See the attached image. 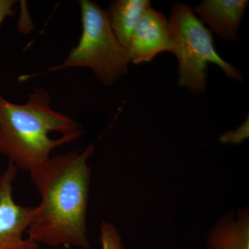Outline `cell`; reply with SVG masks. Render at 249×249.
<instances>
[{
    "label": "cell",
    "mask_w": 249,
    "mask_h": 249,
    "mask_svg": "<svg viewBox=\"0 0 249 249\" xmlns=\"http://www.w3.org/2000/svg\"><path fill=\"white\" fill-rule=\"evenodd\" d=\"M151 7L148 0H118L107 10L109 24L121 45L127 49L144 11Z\"/></svg>",
    "instance_id": "ba28073f"
},
{
    "label": "cell",
    "mask_w": 249,
    "mask_h": 249,
    "mask_svg": "<svg viewBox=\"0 0 249 249\" xmlns=\"http://www.w3.org/2000/svg\"><path fill=\"white\" fill-rule=\"evenodd\" d=\"M169 21L174 37L172 53L178 61V86L195 93L204 92L209 62L220 67L231 79L242 81V73L217 53L211 31L188 5L175 3Z\"/></svg>",
    "instance_id": "3957f363"
},
{
    "label": "cell",
    "mask_w": 249,
    "mask_h": 249,
    "mask_svg": "<svg viewBox=\"0 0 249 249\" xmlns=\"http://www.w3.org/2000/svg\"><path fill=\"white\" fill-rule=\"evenodd\" d=\"M16 2L13 0H0V25L5 18L14 14L13 6Z\"/></svg>",
    "instance_id": "30bf717a"
},
{
    "label": "cell",
    "mask_w": 249,
    "mask_h": 249,
    "mask_svg": "<svg viewBox=\"0 0 249 249\" xmlns=\"http://www.w3.org/2000/svg\"><path fill=\"white\" fill-rule=\"evenodd\" d=\"M100 239L102 249H124L119 231L110 223H102Z\"/></svg>",
    "instance_id": "9c48e42d"
},
{
    "label": "cell",
    "mask_w": 249,
    "mask_h": 249,
    "mask_svg": "<svg viewBox=\"0 0 249 249\" xmlns=\"http://www.w3.org/2000/svg\"><path fill=\"white\" fill-rule=\"evenodd\" d=\"M79 4L83 23L79 42L63 63L50 70L88 67L103 84H113L128 71L127 50L114 35L107 11L89 0H81Z\"/></svg>",
    "instance_id": "277c9868"
},
{
    "label": "cell",
    "mask_w": 249,
    "mask_h": 249,
    "mask_svg": "<svg viewBox=\"0 0 249 249\" xmlns=\"http://www.w3.org/2000/svg\"><path fill=\"white\" fill-rule=\"evenodd\" d=\"M174 37L169 19L157 10L148 8L136 26L127 46L129 60L148 62L162 52H173Z\"/></svg>",
    "instance_id": "8992f818"
},
{
    "label": "cell",
    "mask_w": 249,
    "mask_h": 249,
    "mask_svg": "<svg viewBox=\"0 0 249 249\" xmlns=\"http://www.w3.org/2000/svg\"><path fill=\"white\" fill-rule=\"evenodd\" d=\"M17 173V167L9 161L0 175V249H37L39 245L23 236L35 207L21 206L14 201L13 183Z\"/></svg>",
    "instance_id": "5b68a950"
},
{
    "label": "cell",
    "mask_w": 249,
    "mask_h": 249,
    "mask_svg": "<svg viewBox=\"0 0 249 249\" xmlns=\"http://www.w3.org/2000/svg\"><path fill=\"white\" fill-rule=\"evenodd\" d=\"M49 102L43 89L31 93L24 105L0 96V152L17 168L30 171L48 160L54 149L83 133L76 121L54 111Z\"/></svg>",
    "instance_id": "7a4b0ae2"
},
{
    "label": "cell",
    "mask_w": 249,
    "mask_h": 249,
    "mask_svg": "<svg viewBox=\"0 0 249 249\" xmlns=\"http://www.w3.org/2000/svg\"><path fill=\"white\" fill-rule=\"evenodd\" d=\"M92 143L83 151L50 157L30 171L31 181L40 196L27 232L37 245L89 249L87 211L91 170L88 160Z\"/></svg>",
    "instance_id": "6da1fadb"
},
{
    "label": "cell",
    "mask_w": 249,
    "mask_h": 249,
    "mask_svg": "<svg viewBox=\"0 0 249 249\" xmlns=\"http://www.w3.org/2000/svg\"><path fill=\"white\" fill-rule=\"evenodd\" d=\"M248 3L246 0H205L196 8V12L201 22L222 39L235 41Z\"/></svg>",
    "instance_id": "52a82bcc"
}]
</instances>
